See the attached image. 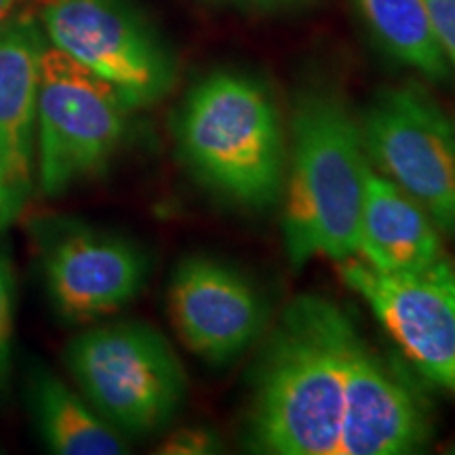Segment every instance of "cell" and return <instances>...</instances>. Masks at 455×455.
<instances>
[{"mask_svg":"<svg viewBox=\"0 0 455 455\" xmlns=\"http://www.w3.org/2000/svg\"><path fill=\"white\" fill-rule=\"evenodd\" d=\"M358 327L325 295L304 293L261 344L247 405V447L266 455H338L346 375Z\"/></svg>","mask_w":455,"mask_h":455,"instance_id":"1","label":"cell"},{"mask_svg":"<svg viewBox=\"0 0 455 455\" xmlns=\"http://www.w3.org/2000/svg\"><path fill=\"white\" fill-rule=\"evenodd\" d=\"M289 144L281 196L289 266L355 258L369 169L361 124L339 93L312 87L295 100Z\"/></svg>","mask_w":455,"mask_h":455,"instance_id":"2","label":"cell"},{"mask_svg":"<svg viewBox=\"0 0 455 455\" xmlns=\"http://www.w3.org/2000/svg\"><path fill=\"white\" fill-rule=\"evenodd\" d=\"M175 140L213 195L249 212L281 203L287 140L275 98L255 78L228 70L203 78L180 108Z\"/></svg>","mask_w":455,"mask_h":455,"instance_id":"3","label":"cell"},{"mask_svg":"<svg viewBox=\"0 0 455 455\" xmlns=\"http://www.w3.org/2000/svg\"><path fill=\"white\" fill-rule=\"evenodd\" d=\"M81 395L121 435L163 430L186 398V371L167 338L140 321L78 333L66 350Z\"/></svg>","mask_w":455,"mask_h":455,"instance_id":"4","label":"cell"},{"mask_svg":"<svg viewBox=\"0 0 455 455\" xmlns=\"http://www.w3.org/2000/svg\"><path fill=\"white\" fill-rule=\"evenodd\" d=\"M127 112L112 84L53 44L44 47L36 106L38 184L44 195L60 196L101 173L123 144Z\"/></svg>","mask_w":455,"mask_h":455,"instance_id":"5","label":"cell"},{"mask_svg":"<svg viewBox=\"0 0 455 455\" xmlns=\"http://www.w3.org/2000/svg\"><path fill=\"white\" fill-rule=\"evenodd\" d=\"M367 161L455 236V123L418 83L388 87L363 114Z\"/></svg>","mask_w":455,"mask_h":455,"instance_id":"6","label":"cell"},{"mask_svg":"<svg viewBox=\"0 0 455 455\" xmlns=\"http://www.w3.org/2000/svg\"><path fill=\"white\" fill-rule=\"evenodd\" d=\"M49 43L116 89L129 110L158 104L178 81V66L152 26L124 0H49Z\"/></svg>","mask_w":455,"mask_h":455,"instance_id":"7","label":"cell"},{"mask_svg":"<svg viewBox=\"0 0 455 455\" xmlns=\"http://www.w3.org/2000/svg\"><path fill=\"white\" fill-rule=\"evenodd\" d=\"M338 266L415 371L455 396V266L443 258L418 275H384L358 258Z\"/></svg>","mask_w":455,"mask_h":455,"instance_id":"8","label":"cell"},{"mask_svg":"<svg viewBox=\"0 0 455 455\" xmlns=\"http://www.w3.org/2000/svg\"><path fill=\"white\" fill-rule=\"evenodd\" d=\"M49 228L43 270L57 316L89 323L138 298L148 278V258L138 244L87 226Z\"/></svg>","mask_w":455,"mask_h":455,"instance_id":"9","label":"cell"},{"mask_svg":"<svg viewBox=\"0 0 455 455\" xmlns=\"http://www.w3.org/2000/svg\"><path fill=\"white\" fill-rule=\"evenodd\" d=\"M169 312L180 339L209 365H228L268 325L258 289L224 261L192 255L175 268Z\"/></svg>","mask_w":455,"mask_h":455,"instance_id":"10","label":"cell"},{"mask_svg":"<svg viewBox=\"0 0 455 455\" xmlns=\"http://www.w3.org/2000/svg\"><path fill=\"white\" fill-rule=\"evenodd\" d=\"M435 435L428 401L382 352L358 335L346 375L338 455H411Z\"/></svg>","mask_w":455,"mask_h":455,"instance_id":"11","label":"cell"},{"mask_svg":"<svg viewBox=\"0 0 455 455\" xmlns=\"http://www.w3.org/2000/svg\"><path fill=\"white\" fill-rule=\"evenodd\" d=\"M47 44L28 20L0 24V220L13 218L32 186L41 60Z\"/></svg>","mask_w":455,"mask_h":455,"instance_id":"12","label":"cell"},{"mask_svg":"<svg viewBox=\"0 0 455 455\" xmlns=\"http://www.w3.org/2000/svg\"><path fill=\"white\" fill-rule=\"evenodd\" d=\"M384 275H418L445 258L430 215L369 164L358 218L356 255Z\"/></svg>","mask_w":455,"mask_h":455,"instance_id":"13","label":"cell"},{"mask_svg":"<svg viewBox=\"0 0 455 455\" xmlns=\"http://www.w3.org/2000/svg\"><path fill=\"white\" fill-rule=\"evenodd\" d=\"M28 403L38 435L49 451L60 455H121L127 443L83 395L68 388L44 369L28 378Z\"/></svg>","mask_w":455,"mask_h":455,"instance_id":"14","label":"cell"},{"mask_svg":"<svg viewBox=\"0 0 455 455\" xmlns=\"http://www.w3.org/2000/svg\"><path fill=\"white\" fill-rule=\"evenodd\" d=\"M356 7L375 41L396 61L435 83L451 76L424 0H356Z\"/></svg>","mask_w":455,"mask_h":455,"instance_id":"15","label":"cell"},{"mask_svg":"<svg viewBox=\"0 0 455 455\" xmlns=\"http://www.w3.org/2000/svg\"><path fill=\"white\" fill-rule=\"evenodd\" d=\"M15 281L9 259L0 251V395L7 392L11 378V348H13Z\"/></svg>","mask_w":455,"mask_h":455,"instance_id":"16","label":"cell"},{"mask_svg":"<svg viewBox=\"0 0 455 455\" xmlns=\"http://www.w3.org/2000/svg\"><path fill=\"white\" fill-rule=\"evenodd\" d=\"M224 451V443L207 426H188L171 432L158 447L164 455H212Z\"/></svg>","mask_w":455,"mask_h":455,"instance_id":"17","label":"cell"},{"mask_svg":"<svg viewBox=\"0 0 455 455\" xmlns=\"http://www.w3.org/2000/svg\"><path fill=\"white\" fill-rule=\"evenodd\" d=\"M432 32L445 53L449 66L455 70V0H424Z\"/></svg>","mask_w":455,"mask_h":455,"instance_id":"18","label":"cell"},{"mask_svg":"<svg viewBox=\"0 0 455 455\" xmlns=\"http://www.w3.org/2000/svg\"><path fill=\"white\" fill-rule=\"evenodd\" d=\"M17 0H0V24H3L4 20L11 15V11H13Z\"/></svg>","mask_w":455,"mask_h":455,"instance_id":"19","label":"cell"},{"mask_svg":"<svg viewBox=\"0 0 455 455\" xmlns=\"http://www.w3.org/2000/svg\"><path fill=\"white\" fill-rule=\"evenodd\" d=\"M258 3H278V0H258Z\"/></svg>","mask_w":455,"mask_h":455,"instance_id":"20","label":"cell"},{"mask_svg":"<svg viewBox=\"0 0 455 455\" xmlns=\"http://www.w3.org/2000/svg\"><path fill=\"white\" fill-rule=\"evenodd\" d=\"M0 195H3V181H0Z\"/></svg>","mask_w":455,"mask_h":455,"instance_id":"21","label":"cell"}]
</instances>
